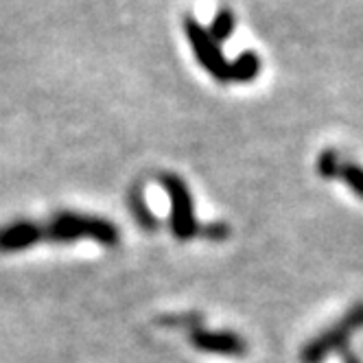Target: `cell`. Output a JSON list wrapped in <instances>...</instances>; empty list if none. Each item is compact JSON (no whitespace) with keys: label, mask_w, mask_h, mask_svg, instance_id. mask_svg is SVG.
<instances>
[{"label":"cell","mask_w":363,"mask_h":363,"mask_svg":"<svg viewBox=\"0 0 363 363\" xmlns=\"http://www.w3.org/2000/svg\"><path fill=\"white\" fill-rule=\"evenodd\" d=\"M44 239L68 243L77 239H94L103 245H114L118 241V230L114 223L99 217H82L72 213H62L48 225H42Z\"/></svg>","instance_id":"cell-1"},{"label":"cell","mask_w":363,"mask_h":363,"mask_svg":"<svg viewBox=\"0 0 363 363\" xmlns=\"http://www.w3.org/2000/svg\"><path fill=\"white\" fill-rule=\"evenodd\" d=\"M359 328H363V304L350 308L335 326L324 330L313 342H308L300 354L302 363H322L330 352L344 348L346 342L350 340V335L357 333Z\"/></svg>","instance_id":"cell-2"},{"label":"cell","mask_w":363,"mask_h":363,"mask_svg":"<svg viewBox=\"0 0 363 363\" xmlns=\"http://www.w3.org/2000/svg\"><path fill=\"white\" fill-rule=\"evenodd\" d=\"M184 31L191 42V48L195 50V57H197L199 66L208 72L213 79H217L221 84L232 82V64H228V60L223 57L219 42H215L211 38V33L191 16L184 18Z\"/></svg>","instance_id":"cell-3"},{"label":"cell","mask_w":363,"mask_h":363,"mask_svg":"<svg viewBox=\"0 0 363 363\" xmlns=\"http://www.w3.org/2000/svg\"><path fill=\"white\" fill-rule=\"evenodd\" d=\"M162 184L171 197V230L179 241H189L199 235V225L193 213V197L186 184L175 175H164Z\"/></svg>","instance_id":"cell-4"},{"label":"cell","mask_w":363,"mask_h":363,"mask_svg":"<svg viewBox=\"0 0 363 363\" xmlns=\"http://www.w3.org/2000/svg\"><path fill=\"white\" fill-rule=\"evenodd\" d=\"M191 344L201 352H215L225 357H241L247 350V344L235 333H208V330H193Z\"/></svg>","instance_id":"cell-5"},{"label":"cell","mask_w":363,"mask_h":363,"mask_svg":"<svg viewBox=\"0 0 363 363\" xmlns=\"http://www.w3.org/2000/svg\"><path fill=\"white\" fill-rule=\"evenodd\" d=\"M44 239L42 225L31 221H16L0 230V252H20Z\"/></svg>","instance_id":"cell-6"},{"label":"cell","mask_w":363,"mask_h":363,"mask_svg":"<svg viewBox=\"0 0 363 363\" xmlns=\"http://www.w3.org/2000/svg\"><path fill=\"white\" fill-rule=\"evenodd\" d=\"M258 70H261V62H258L256 53L247 50L232 62V82H252L256 79Z\"/></svg>","instance_id":"cell-7"},{"label":"cell","mask_w":363,"mask_h":363,"mask_svg":"<svg viewBox=\"0 0 363 363\" xmlns=\"http://www.w3.org/2000/svg\"><path fill=\"white\" fill-rule=\"evenodd\" d=\"M232 31H235V13L228 11V9L219 11L217 18L211 24V29H208L211 38L215 42H223V40H228L232 35Z\"/></svg>","instance_id":"cell-8"},{"label":"cell","mask_w":363,"mask_h":363,"mask_svg":"<svg viewBox=\"0 0 363 363\" xmlns=\"http://www.w3.org/2000/svg\"><path fill=\"white\" fill-rule=\"evenodd\" d=\"M340 169H342L340 153L333 151V149L322 151V155L318 158V173H320L324 179H335L337 175H340Z\"/></svg>","instance_id":"cell-9"},{"label":"cell","mask_w":363,"mask_h":363,"mask_svg":"<svg viewBox=\"0 0 363 363\" xmlns=\"http://www.w3.org/2000/svg\"><path fill=\"white\" fill-rule=\"evenodd\" d=\"M337 177H342L344 184L363 199V169L359 164H342Z\"/></svg>","instance_id":"cell-10"},{"label":"cell","mask_w":363,"mask_h":363,"mask_svg":"<svg viewBox=\"0 0 363 363\" xmlns=\"http://www.w3.org/2000/svg\"><path fill=\"white\" fill-rule=\"evenodd\" d=\"M132 208H134V213H136L138 221H143L147 228H151V225H153V217H151V213L145 208V203H140V197H138V195H134V199H132Z\"/></svg>","instance_id":"cell-11"},{"label":"cell","mask_w":363,"mask_h":363,"mask_svg":"<svg viewBox=\"0 0 363 363\" xmlns=\"http://www.w3.org/2000/svg\"><path fill=\"white\" fill-rule=\"evenodd\" d=\"M344 363H361V361H359L352 352H346V354H344Z\"/></svg>","instance_id":"cell-12"}]
</instances>
